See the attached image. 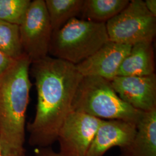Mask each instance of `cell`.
<instances>
[{
	"label": "cell",
	"mask_w": 156,
	"mask_h": 156,
	"mask_svg": "<svg viewBox=\"0 0 156 156\" xmlns=\"http://www.w3.org/2000/svg\"><path fill=\"white\" fill-rule=\"evenodd\" d=\"M117 95L135 109L142 112L156 109V75L117 76L111 81Z\"/></svg>",
	"instance_id": "obj_8"
},
{
	"label": "cell",
	"mask_w": 156,
	"mask_h": 156,
	"mask_svg": "<svg viewBox=\"0 0 156 156\" xmlns=\"http://www.w3.org/2000/svg\"><path fill=\"white\" fill-rule=\"evenodd\" d=\"M19 27L23 53L32 62L49 56L53 30L44 0L31 1Z\"/></svg>",
	"instance_id": "obj_6"
},
{
	"label": "cell",
	"mask_w": 156,
	"mask_h": 156,
	"mask_svg": "<svg viewBox=\"0 0 156 156\" xmlns=\"http://www.w3.org/2000/svg\"><path fill=\"white\" fill-rule=\"evenodd\" d=\"M24 53L0 77V147L2 156L25 153L26 115L32 83Z\"/></svg>",
	"instance_id": "obj_2"
},
{
	"label": "cell",
	"mask_w": 156,
	"mask_h": 156,
	"mask_svg": "<svg viewBox=\"0 0 156 156\" xmlns=\"http://www.w3.org/2000/svg\"><path fill=\"white\" fill-rule=\"evenodd\" d=\"M128 0H84L82 19L105 23L117 15L128 5Z\"/></svg>",
	"instance_id": "obj_13"
},
{
	"label": "cell",
	"mask_w": 156,
	"mask_h": 156,
	"mask_svg": "<svg viewBox=\"0 0 156 156\" xmlns=\"http://www.w3.org/2000/svg\"><path fill=\"white\" fill-rule=\"evenodd\" d=\"M153 42H141L132 46L119 67L117 76H143L155 73Z\"/></svg>",
	"instance_id": "obj_11"
},
{
	"label": "cell",
	"mask_w": 156,
	"mask_h": 156,
	"mask_svg": "<svg viewBox=\"0 0 156 156\" xmlns=\"http://www.w3.org/2000/svg\"><path fill=\"white\" fill-rule=\"evenodd\" d=\"M0 156H2V151L1 149V147H0Z\"/></svg>",
	"instance_id": "obj_22"
},
{
	"label": "cell",
	"mask_w": 156,
	"mask_h": 156,
	"mask_svg": "<svg viewBox=\"0 0 156 156\" xmlns=\"http://www.w3.org/2000/svg\"><path fill=\"white\" fill-rule=\"evenodd\" d=\"M145 2V6L148 11L156 17V0H146Z\"/></svg>",
	"instance_id": "obj_19"
},
{
	"label": "cell",
	"mask_w": 156,
	"mask_h": 156,
	"mask_svg": "<svg viewBox=\"0 0 156 156\" xmlns=\"http://www.w3.org/2000/svg\"><path fill=\"white\" fill-rule=\"evenodd\" d=\"M37 104L33 121L28 126L30 144L47 147L57 140L62 124L73 110L75 95L83 76L76 66L48 56L31 63Z\"/></svg>",
	"instance_id": "obj_1"
},
{
	"label": "cell",
	"mask_w": 156,
	"mask_h": 156,
	"mask_svg": "<svg viewBox=\"0 0 156 156\" xmlns=\"http://www.w3.org/2000/svg\"><path fill=\"white\" fill-rule=\"evenodd\" d=\"M0 51L15 60L23 55L19 26L0 20Z\"/></svg>",
	"instance_id": "obj_15"
},
{
	"label": "cell",
	"mask_w": 156,
	"mask_h": 156,
	"mask_svg": "<svg viewBox=\"0 0 156 156\" xmlns=\"http://www.w3.org/2000/svg\"><path fill=\"white\" fill-rule=\"evenodd\" d=\"M25 153L24 154H13V155H11V156H25Z\"/></svg>",
	"instance_id": "obj_20"
},
{
	"label": "cell",
	"mask_w": 156,
	"mask_h": 156,
	"mask_svg": "<svg viewBox=\"0 0 156 156\" xmlns=\"http://www.w3.org/2000/svg\"><path fill=\"white\" fill-rule=\"evenodd\" d=\"M31 2L30 0H0V20L19 26Z\"/></svg>",
	"instance_id": "obj_16"
},
{
	"label": "cell",
	"mask_w": 156,
	"mask_h": 156,
	"mask_svg": "<svg viewBox=\"0 0 156 156\" xmlns=\"http://www.w3.org/2000/svg\"><path fill=\"white\" fill-rule=\"evenodd\" d=\"M136 124L120 120H103L95 135L86 156H103L113 147L122 151L128 148L134 140Z\"/></svg>",
	"instance_id": "obj_10"
},
{
	"label": "cell",
	"mask_w": 156,
	"mask_h": 156,
	"mask_svg": "<svg viewBox=\"0 0 156 156\" xmlns=\"http://www.w3.org/2000/svg\"></svg>",
	"instance_id": "obj_23"
},
{
	"label": "cell",
	"mask_w": 156,
	"mask_h": 156,
	"mask_svg": "<svg viewBox=\"0 0 156 156\" xmlns=\"http://www.w3.org/2000/svg\"><path fill=\"white\" fill-rule=\"evenodd\" d=\"M16 60L0 51V77L12 66Z\"/></svg>",
	"instance_id": "obj_17"
},
{
	"label": "cell",
	"mask_w": 156,
	"mask_h": 156,
	"mask_svg": "<svg viewBox=\"0 0 156 156\" xmlns=\"http://www.w3.org/2000/svg\"><path fill=\"white\" fill-rule=\"evenodd\" d=\"M36 156H62L49 147H43L39 149Z\"/></svg>",
	"instance_id": "obj_18"
},
{
	"label": "cell",
	"mask_w": 156,
	"mask_h": 156,
	"mask_svg": "<svg viewBox=\"0 0 156 156\" xmlns=\"http://www.w3.org/2000/svg\"><path fill=\"white\" fill-rule=\"evenodd\" d=\"M128 156V155H127V154H124V153H122V154H121V155H120V156Z\"/></svg>",
	"instance_id": "obj_21"
},
{
	"label": "cell",
	"mask_w": 156,
	"mask_h": 156,
	"mask_svg": "<svg viewBox=\"0 0 156 156\" xmlns=\"http://www.w3.org/2000/svg\"><path fill=\"white\" fill-rule=\"evenodd\" d=\"M84 1L45 0V6L53 32L62 28L71 19L80 14Z\"/></svg>",
	"instance_id": "obj_14"
},
{
	"label": "cell",
	"mask_w": 156,
	"mask_h": 156,
	"mask_svg": "<svg viewBox=\"0 0 156 156\" xmlns=\"http://www.w3.org/2000/svg\"><path fill=\"white\" fill-rule=\"evenodd\" d=\"M136 128L133 142L122 153L129 156H156V109L144 112Z\"/></svg>",
	"instance_id": "obj_12"
},
{
	"label": "cell",
	"mask_w": 156,
	"mask_h": 156,
	"mask_svg": "<svg viewBox=\"0 0 156 156\" xmlns=\"http://www.w3.org/2000/svg\"><path fill=\"white\" fill-rule=\"evenodd\" d=\"M131 47L109 41L93 55L75 66L83 77L98 76L111 81L117 76L119 67Z\"/></svg>",
	"instance_id": "obj_9"
},
{
	"label": "cell",
	"mask_w": 156,
	"mask_h": 156,
	"mask_svg": "<svg viewBox=\"0 0 156 156\" xmlns=\"http://www.w3.org/2000/svg\"><path fill=\"white\" fill-rule=\"evenodd\" d=\"M73 110L101 120H120L135 124L144 113L122 100L111 81L98 76L83 77L75 95Z\"/></svg>",
	"instance_id": "obj_4"
},
{
	"label": "cell",
	"mask_w": 156,
	"mask_h": 156,
	"mask_svg": "<svg viewBox=\"0 0 156 156\" xmlns=\"http://www.w3.org/2000/svg\"><path fill=\"white\" fill-rule=\"evenodd\" d=\"M109 40L133 46L141 42H153L156 17L151 15L142 0L129 1L127 6L106 23Z\"/></svg>",
	"instance_id": "obj_5"
},
{
	"label": "cell",
	"mask_w": 156,
	"mask_h": 156,
	"mask_svg": "<svg viewBox=\"0 0 156 156\" xmlns=\"http://www.w3.org/2000/svg\"><path fill=\"white\" fill-rule=\"evenodd\" d=\"M105 23L74 17L53 32L49 54L76 66L109 41Z\"/></svg>",
	"instance_id": "obj_3"
},
{
	"label": "cell",
	"mask_w": 156,
	"mask_h": 156,
	"mask_svg": "<svg viewBox=\"0 0 156 156\" xmlns=\"http://www.w3.org/2000/svg\"><path fill=\"white\" fill-rule=\"evenodd\" d=\"M103 120L72 111L62 124L57 136L62 156H86Z\"/></svg>",
	"instance_id": "obj_7"
}]
</instances>
